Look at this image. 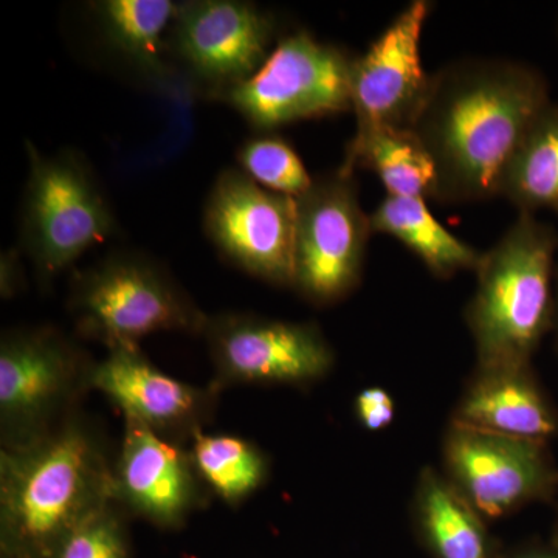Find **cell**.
<instances>
[{
	"instance_id": "6da1fadb",
	"label": "cell",
	"mask_w": 558,
	"mask_h": 558,
	"mask_svg": "<svg viewBox=\"0 0 558 558\" xmlns=\"http://www.w3.org/2000/svg\"><path fill=\"white\" fill-rule=\"evenodd\" d=\"M549 102L545 75L508 58H462L429 75L409 128L435 163L432 201L497 197L506 165Z\"/></svg>"
},
{
	"instance_id": "7a4b0ae2",
	"label": "cell",
	"mask_w": 558,
	"mask_h": 558,
	"mask_svg": "<svg viewBox=\"0 0 558 558\" xmlns=\"http://www.w3.org/2000/svg\"><path fill=\"white\" fill-rule=\"evenodd\" d=\"M113 499L105 439L80 411L28 446L0 449V545L47 558L58 542Z\"/></svg>"
},
{
	"instance_id": "3957f363",
	"label": "cell",
	"mask_w": 558,
	"mask_h": 558,
	"mask_svg": "<svg viewBox=\"0 0 558 558\" xmlns=\"http://www.w3.org/2000/svg\"><path fill=\"white\" fill-rule=\"evenodd\" d=\"M557 258L558 231L527 213L483 253L464 312L476 365L532 363L554 326Z\"/></svg>"
},
{
	"instance_id": "277c9868",
	"label": "cell",
	"mask_w": 558,
	"mask_h": 558,
	"mask_svg": "<svg viewBox=\"0 0 558 558\" xmlns=\"http://www.w3.org/2000/svg\"><path fill=\"white\" fill-rule=\"evenodd\" d=\"M69 310L76 329L108 348H140L157 332L204 333L208 315L156 260L116 253L78 271Z\"/></svg>"
},
{
	"instance_id": "5b68a950",
	"label": "cell",
	"mask_w": 558,
	"mask_h": 558,
	"mask_svg": "<svg viewBox=\"0 0 558 558\" xmlns=\"http://www.w3.org/2000/svg\"><path fill=\"white\" fill-rule=\"evenodd\" d=\"M95 362L50 326L14 329L0 341V447L49 435L78 411Z\"/></svg>"
},
{
	"instance_id": "8992f818",
	"label": "cell",
	"mask_w": 558,
	"mask_h": 558,
	"mask_svg": "<svg viewBox=\"0 0 558 558\" xmlns=\"http://www.w3.org/2000/svg\"><path fill=\"white\" fill-rule=\"evenodd\" d=\"M31 174L22 202L21 241L47 282L108 240L116 218L89 165L73 153L43 156L28 143Z\"/></svg>"
},
{
	"instance_id": "52a82bcc",
	"label": "cell",
	"mask_w": 558,
	"mask_h": 558,
	"mask_svg": "<svg viewBox=\"0 0 558 558\" xmlns=\"http://www.w3.org/2000/svg\"><path fill=\"white\" fill-rule=\"evenodd\" d=\"M440 459V472L487 523L556 501L558 465L548 442L450 421Z\"/></svg>"
},
{
	"instance_id": "ba28073f",
	"label": "cell",
	"mask_w": 558,
	"mask_h": 558,
	"mask_svg": "<svg viewBox=\"0 0 558 558\" xmlns=\"http://www.w3.org/2000/svg\"><path fill=\"white\" fill-rule=\"evenodd\" d=\"M371 233L354 174L340 168L315 180L296 197L292 288L315 306L347 299L362 281Z\"/></svg>"
},
{
	"instance_id": "9c48e42d",
	"label": "cell",
	"mask_w": 558,
	"mask_h": 558,
	"mask_svg": "<svg viewBox=\"0 0 558 558\" xmlns=\"http://www.w3.org/2000/svg\"><path fill=\"white\" fill-rule=\"evenodd\" d=\"M352 60L311 33H292L252 78L223 94L259 130L336 116L352 110Z\"/></svg>"
},
{
	"instance_id": "30bf717a",
	"label": "cell",
	"mask_w": 558,
	"mask_h": 558,
	"mask_svg": "<svg viewBox=\"0 0 558 558\" xmlns=\"http://www.w3.org/2000/svg\"><path fill=\"white\" fill-rule=\"evenodd\" d=\"M219 389L230 385L310 387L328 377L336 352L315 323L252 314L208 317L204 329Z\"/></svg>"
},
{
	"instance_id": "8fae6325",
	"label": "cell",
	"mask_w": 558,
	"mask_h": 558,
	"mask_svg": "<svg viewBox=\"0 0 558 558\" xmlns=\"http://www.w3.org/2000/svg\"><path fill=\"white\" fill-rule=\"evenodd\" d=\"M205 233L234 266L270 284L292 288L296 199L275 193L244 171L219 175L205 205Z\"/></svg>"
},
{
	"instance_id": "7c38bea8",
	"label": "cell",
	"mask_w": 558,
	"mask_h": 558,
	"mask_svg": "<svg viewBox=\"0 0 558 558\" xmlns=\"http://www.w3.org/2000/svg\"><path fill=\"white\" fill-rule=\"evenodd\" d=\"M275 33L277 21L255 3L193 0L178 3L172 49L197 78L227 92L263 68Z\"/></svg>"
},
{
	"instance_id": "4fadbf2b",
	"label": "cell",
	"mask_w": 558,
	"mask_h": 558,
	"mask_svg": "<svg viewBox=\"0 0 558 558\" xmlns=\"http://www.w3.org/2000/svg\"><path fill=\"white\" fill-rule=\"evenodd\" d=\"M428 0L409 3L351 65V102L357 130L409 128L427 92L429 76L421 39L432 13Z\"/></svg>"
},
{
	"instance_id": "5bb4252c",
	"label": "cell",
	"mask_w": 558,
	"mask_h": 558,
	"mask_svg": "<svg viewBox=\"0 0 558 558\" xmlns=\"http://www.w3.org/2000/svg\"><path fill=\"white\" fill-rule=\"evenodd\" d=\"M208 492L190 450L124 417L113 462V499L121 509L156 526L174 529L207 505Z\"/></svg>"
},
{
	"instance_id": "9a60e30c",
	"label": "cell",
	"mask_w": 558,
	"mask_h": 558,
	"mask_svg": "<svg viewBox=\"0 0 558 558\" xmlns=\"http://www.w3.org/2000/svg\"><path fill=\"white\" fill-rule=\"evenodd\" d=\"M90 387L112 400L124 417L182 446L208 424L220 392L213 384L194 387L168 376L140 348L112 349L95 362Z\"/></svg>"
},
{
	"instance_id": "2e32d148",
	"label": "cell",
	"mask_w": 558,
	"mask_h": 558,
	"mask_svg": "<svg viewBox=\"0 0 558 558\" xmlns=\"http://www.w3.org/2000/svg\"><path fill=\"white\" fill-rule=\"evenodd\" d=\"M450 421L513 438L558 439L557 405L532 363L476 365Z\"/></svg>"
},
{
	"instance_id": "e0dca14e",
	"label": "cell",
	"mask_w": 558,
	"mask_h": 558,
	"mask_svg": "<svg viewBox=\"0 0 558 558\" xmlns=\"http://www.w3.org/2000/svg\"><path fill=\"white\" fill-rule=\"evenodd\" d=\"M411 520L435 558H501L487 521L451 486L439 469L418 472Z\"/></svg>"
},
{
	"instance_id": "ac0fdd59",
	"label": "cell",
	"mask_w": 558,
	"mask_h": 558,
	"mask_svg": "<svg viewBox=\"0 0 558 558\" xmlns=\"http://www.w3.org/2000/svg\"><path fill=\"white\" fill-rule=\"evenodd\" d=\"M369 170L384 183L388 196L433 199L436 168L428 150L410 128L355 131L341 170Z\"/></svg>"
},
{
	"instance_id": "d6986e66",
	"label": "cell",
	"mask_w": 558,
	"mask_h": 558,
	"mask_svg": "<svg viewBox=\"0 0 558 558\" xmlns=\"http://www.w3.org/2000/svg\"><path fill=\"white\" fill-rule=\"evenodd\" d=\"M373 233L389 234L417 256L436 278L478 269L483 253L440 226L425 199L387 196L369 215Z\"/></svg>"
},
{
	"instance_id": "ffe728a7",
	"label": "cell",
	"mask_w": 558,
	"mask_h": 558,
	"mask_svg": "<svg viewBox=\"0 0 558 558\" xmlns=\"http://www.w3.org/2000/svg\"><path fill=\"white\" fill-rule=\"evenodd\" d=\"M498 196L519 213L537 215L549 209L558 216V105L550 101L531 124L510 157L499 182Z\"/></svg>"
},
{
	"instance_id": "44dd1931",
	"label": "cell",
	"mask_w": 558,
	"mask_h": 558,
	"mask_svg": "<svg viewBox=\"0 0 558 558\" xmlns=\"http://www.w3.org/2000/svg\"><path fill=\"white\" fill-rule=\"evenodd\" d=\"M191 458L205 486L229 506L240 505L269 478V458L256 444L230 435L191 439Z\"/></svg>"
},
{
	"instance_id": "7402d4cb",
	"label": "cell",
	"mask_w": 558,
	"mask_h": 558,
	"mask_svg": "<svg viewBox=\"0 0 558 558\" xmlns=\"http://www.w3.org/2000/svg\"><path fill=\"white\" fill-rule=\"evenodd\" d=\"M101 31L128 60L160 73L163 33L174 21L178 3L170 0H101L92 3Z\"/></svg>"
},
{
	"instance_id": "603a6c76",
	"label": "cell",
	"mask_w": 558,
	"mask_h": 558,
	"mask_svg": "<svg viewBox=\"0 0 558 558\" xmlns=\"http://www.w3.org/2000/svg\"><path fill=\"white\" fill-rule=\"evenodd\" d=\"M242 171L264 189L300 197L314 185L296 150L279 135L247 140L238 153Z\"/></svg>"
},
{
	"instance_id": "cb8c5ba5",
	"label": "cell",
	"mask_w": 558,
	"mask_h": 558,
	"mask_svg": "<svg viewBox=\"0 0 558 558\" xmlns=\"http://www.w3.org/2000/svg\"><path fill=\"white\" fill-rule=\"evenodd\" d=\"M47 558H131L120 506L112 501L92 513L68 532Z\"/></svg>"
},
{
	"instance_id": "d4e9b609",
	"label": "cell",
	"mask_w": 558,
	"mask_h": 558,
	"mask_svg": "<svg viewBox=\"0 0 558 558\" xmlns=\"http://www.w3.org/2000/svg\"><path fill=\"white\" fill-rule=\"evenodd\" d=\"M354 411L363 428L368 432H381L395 422L396 403L387 389L369 387L359 392Z\"/></svg>"
},
{
	"instance_id": "484cf974",
	"label": "cell",
	"mask_w": 558,
	"mask_h": 558,
	"mask_svg": "<svg viewBox=\"0 0 558 558\" xmlns=\"http://www.w3.org/2000/svg\"><path fill=\"white\" fill-rule=\"evenodd\" d=\"M501 558H558V538L554 537L548 543L521 546L512 553L502 554Z\"/></svg>"
},
{
	"instance_id": "4316f807",
	"label": "cell",
	"mask_w": 558,
	"mask_h": 558,
	"mask_svg": "<svg viewBox=\"0 0 558 558\" xmlns=\"http://www.w3.org/2000/svg\"><path fill=\"white\" fill-rule=\"evenodd\" d=\"M554 332H556V341L558 348V258L556 267V292H554Z\"/></svg>"
},
{
	"instance_id": "83f0119b",
	"label": "cell",
	"mask_w": 558,
	"mask_h": 558,
	"mask_svg": "<svg viewBox=\"0 0 558 558\" xmlns=\"http://www.w3.org/2000/svg\"><path fill=\"white\" fill-rule=\"evenodd\" d=\"M0 558H21L17 556H14V554L7 553V550H0Z\"/></svg>"
},
{
	"instance_id": "f1b7e54d",
	"label": "cell",
	"mask_w": 558,
	"mask_h": 558,
	"mask_svg": "<svg viewBox=\"0 0 558 558\" xmlns=\"http://www.w3.org/2000/svg\"><path fill=\"white\" fill-rule=\"evenodd\" d=\"M556 508H557V521H556V532H554V537H557L558 538V494H557V498H556Z\"/></svg>"
}]
</instances>
